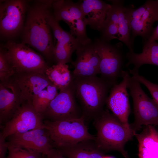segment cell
I'll return each mask as SVG.
<instances>
[{"label": "cell", "instance_id": "obj_1", "mask_svg": "<svg viewBox=\"0 0 158 158\" xmlns=\"http://www.w3.org/2000/svg\"><path fill=\"white\" fill-rule=\"evenodd\" d=\"M53 1H36L29 8L23 28L22 43L39 51L47 59L54 61L55 46L49 22Z\"/></svg>", "mask_w": 158, "mask_h": 158}, {"label": "cell", "instance_id": "obj_2", "mask_svg": "<svg viewBox=\"0 0 158 158\" xmlns=\"http://www.w3.org/2000/svg\"><path fill=\"white\" fill-rule=\"evenodd\" d=\"M94 120L97 131L94 141L97 147L104 153L115 150L124 158H129L125 146L135 134L130 127L124 124L107 110H104Z\"/></svg>", "mask_w": 158, "mask_h": 158}, {"label": "cell", "instance_id": "obj_3", "mask_svg": "<svg viewBox=\"0 0 158 158\" xmlns=\"http://www.w3.org/2000/svg\"><path fill=\"white\" fill-rule=\"evenodd\" d=\"M72 83L82 115L85 119H94L104 110L111 86L96 76L73 78Z\"/></svg>", "mask_w": 158, "mask_h": 158}, {"label": "cell", "instance_id": "obj_4", "mask_svg": "<svg viewBox=\"0 0 158 158\" xmlns=\"http://www.w3.org/2000/svg\"><path fill=\"white\" fill-rule=\"evenodd\" d=\"M82 115L80 118L52 121L44 120L47 130L54 148L73 145L89 140H94L95 137L88 131Z\"/></svg>", "mask_w": 158, "mask_h": 158}, {"label": "cell", "instance_id": "obj_5", "mask_svg": "<svg viewBox=\"0 0 158 158\" xmlns=\"http://www.w3.org/2000/svg\"><path fill=\"white\" fill-rule=\"evenodd\" d=\"M127 87L133 101L135 120L130 124L132 130L135 134L142 125L158 126V106L155 101L144 92L138 81L130 75Z\"/></svg>", "mask_w": 158, "mask_h": 158}, {"label": "cell", "instance_id": "obj_6", "mask_svg": "<svg viewBox=\"0 0 158 158\" xmlns=\"http://www.w3.org/2000/svg\"><path fill=\"white\" fill-rule=\"evenodd\" d=\"M3 49L16 73L34 72L45 74L49 67L42 56L28 45L8 42Z\"/></svg>", "mask_w": 158, "mask_h": 158}, {"label": "cell", "instance_id": "obj_7", "mask_svg": "<svg viewBox=\"0 0 158 158\" xmlns=\"http://www.w3.org/2000/svg\"><path fill=\"white\" fill-rule=\"evenodd\" d=\"M99 60V73L102 79L112 87L121 77L123 71L124 57L117 45L96 38L92 41Z\"/></svg>", "mask_w": 158, "mask_h": 158}, {"label": "cell", "instance_id": "obj_8", "mask_svg": "<svg viewBox=\"0 0 158 158\" xmlns=\"http://www.w3.org/2000/svg\"><path fill=\"white\" fill-rule=\"evenodd\" d=\"M82 115L81 109L76 101L72 81L60 91L42 114L44 120L52 121L78 118Z\"/></svg>", "mask_w": 158, "mask_h": 158}, {"label": "cell", "instance_id": "obj_9", "mask_svg": "<svg viewBox=\"0 0 158 158\" xmlns=\"http://www.w3.org/2000/svg\"><path fill=\"white\" fill-rule=\"evenodd\" d=\"M42 116L37 113L32 103L23 102L11 119L1 127L0 135L6 139L13 135L45 128Z\"/></svg>", "mask_w": 158, "mask_h": 158}, {"label": "cell", "instance_id": "obj_10", "mask_svg": "<svg viewBox=\"0 0 158 158\" xmlns=\"http://www.w3.org/2000/svg\"><path fill=\"white\" fill-rule=\"evenodd\" d=\"M124 10L132 32V44L137 36L148 39L153 24L158 21V0H147L138 8L125 7Z\"/></svg>", "mask_w": 158, "mask_h": 158}, {"label": "cell", "instance_id": "obj_11", "mask_svg": "<svg viewBox=\"0 0 158 158\" xmlns=\"http://www.w3.org/2000/svg\"><path fill=\"white\" fill-rule=\"evenodd\" d=\"M27 1L22 0L4 1L0 6V32L1 36L11 37L23 28Z\"/></svg>", "mask_w": 158, "mask_h": 158}, {"label": "cell", "instance_id": "obj_12", "mask_svg": "<svg viewBox=\"0 0 158 158\" xmlns=\"http://www.w3.org/2000/svg\"><path fill=\"white\" fill-rule=\"evenodd\" d=\"M8 145L37 152L47 155L54 148L52 141L45 128H39L8 137Z\"/></svg>", "mask_w": 158, "mask_h": 158}, {"label": "cell", "instance_id": "obj_13", "mask_svg": "<svg viewBox=\"0 0 158 158\" xmlns=\"http://www.w3.org/2000/svg\"><path fill=\"white\" fill-rule=\"evenodd\" d=\"M129 75L128 71H123L121 77L122 81L119 84H116L111 87L106 104L112 113L123 123L130 127L128 119L130 108L127 87Z\"/></svg>", "mask_w": 158, "mask_h": 158}, {"label": "cell", "instance_id": "obj_14", "mask_svg": "<svg viewBox=\"0 0 158 158\" xmlns=\"http://www.w3.org/2000/svg\"><path fill=\"white\" fill-rule=\"evenodd\" d=\"M75 51L76 59L71 63L74 68L72 74L73 78L99 74V58L92 40L80 43Z\"/></svg>", "mask_w": 158, "mask_h": 158}, {"label": "cell", "instance_id": "obj_15", "mask_svg": "<svg viewBox=\"0 0 158 158\" xmlns=\"http://www.w3.org/2000/svg\"><path fill=\"white\" fill-rule=\"evenodd\" d=\"M23 102L20 90L13 76L0 81V125L9 121Z\"/></svg>", "mask_w": 158, "mask_h": 158}, {"label": "cell", "instance_id": "obj_16", "mask_svg": "<svg viewBox=\"0 0 158 158\" xmlns=\"http://www.w3.org/2000/svg\"><path fill=\"white\" fill-rule=\"evenodd\" d=\"M21 92L23 102H32L52 83L45 74L34 72L15 73L13 76Z\"/></svg>", "mask_w": 158, "mask_h": 158}, {"label": "cell", "instance_id": "obj_17", "mask_svg": "<svg viewBox=\"0 0 158 158\" xmlns=\"http://www.w3.org/2000/svg\"><path fill=\"white\" fill-rule=\"evenodd\" d=\"M78 2L86 25L93 30L99 31L111 5L101 0H84Z\"/></svg>", "mask_w": 158, "mask_h": 158}, {"label": "cell", "instance_id": "obj_18", "mask_svg": "<svg viewBox=\"0 0 158 158\" xmlns=\"http://www.w3.org/2000/svg\"><path fill=\"white\" fill-rule=\"evenodd\" d=\"M135 136L138 142L139 158H158V130L155 126L148 125Z\"/></svg>", "mask_w": 158, "mask_h": 158}, {"label": "cell", "instance_id": "obj_19", "mask_svg": "<svg viewBox=\"0 0 158 158\" xmlns=\"http://www.w3.org/2000/svg\"><path fill=\"white\" fill-rule=\"evenodd\" d=\"M128 62L127 67L133 65L132 71L138 73L140 67L142 65L149 64L158 66V43L156 41L147 42L143 47L142 52L136 53L133 51H128L126 54Z\"/></svg>", "mask_w": 158, "mask_h": 158}, {"label": "cell", "instance_id": "obj_20", "mask_svg": "<svg viewBox=\"0 0 158 158\" xmlns=\"http://www.w3.org/2000/svg\"><path fill=\"white\" fill-rule=\"evenodd\" d=\"M80 43L70 32L63 29L61 38L55 46L54 61L56 64L71 63L72 54Z\"/></svg>", "mask_w": 158, "mask_h": 158}, {"label": "cell", "instance_id": "obj_21", "mask_svg": "<svg viewBox=\"0 0 158 158\" xmlns=\"http://www.w3.org/2000/svg\"><path fill=\"white\" fill-rule=\"evenodd\" d=\"M45 74L59 91L69 85L73 80L72 74L67 64H56L49 66Z\"/></svg>", "mask_w": 158, "mask_h": 158}, {"label": "cell", "instance_id": "obj_22", "mask_svg": "<svg viewBox=\"0 0 158 158\" xmlns=\"http://www.w3.org/2000/svg\"><path fill=\"white\" fill-rule=\"evenodd\" d=\"M114 1L116 5L118 16V40L127 47L129 51H133L131 40V30L125 11L123 1L121 0Z\"/></svg>", "mask_w": 158, "mask_h": 158}, {"label": "cell", "instance_id": "obj_23", "mask_svg": "<svg viewBox=\"0 0 158 158\" xmlns=\"http://www.w3.org/2000/svg\"><path fill=\"white\" fill-rule=\"evenodd\" d=\"M58 90L52 83L35 97L32 104L37 113L42 115L51 102L58 94Z\"/></svg>", "mask_w": 158, "mask_h": 158}, {"label": "cell", "instance_id": "obj_24", "mask_svg": "<svg viewBox=\"0 0 158 158\" xmlns=\"http://www.w3.org/2000/svg\"><path fill=\"white\" fill-rule=\"evenodd\" d=\"M67 158H90L85 141L56 148Z\"/></svg>", "mask_w": 158, "mask_h": 158}, {"label": "cell", "instance_id": "obj_25", "mask_svg": "<svg viewBox=\"0 0 158 158\" xmlns=\"http://www.w3.org/2000/svg\"><path fill=\"white\" fill-rule=\"evenodd\" d=\"M68 25L70 28V33L80 42L84 43L91 40L87 35L86 25L83 20H75Z\"/></svg>", "mask_w": 158, "mask_h": 158}, {"label": "cell", "instance_id": "obj_26", "mask_svg": "<svg viewBox=\"0 0 158 158\" xmlns=\"http://www.w3.org/2000/svg\"><path fill=\"white\" fill-rule=\"evenodd\" d=\"M8 154L5 158H43L44 155L32 150L8 145Z\"/></svg>", "mask_w": 158, "mask_h": 158}, {"label": "cell", "instance_id": "obj_27", "mask_svg": "<svg viewBox=\"0 0 158 158\" xmlns=\"http://www.w3.org/2000/svg\"><path fill=\"white\" fill-rule=\"evenodd\" d=\"M100 32V39L110 42L112 40L118 38V30L116 24L105 19L99 31Z\"/></svg>", "mask_w": 158, "mask_h": 158}, {"label": "cell", "instance_id": "obj_28", "mask_svg": "<svg viewBox=\"0 0 158 158\" xmlns=\"http://www.w3.org/2000/svg\"><path fill=\"white\" fill-rule=\"evenodd\" d=\"M15 71L7 59L2 48L0 51V80L4 81L13 76Z\"/></svg>", "mask_w": 158, "mask_h": 158}, {"label": "cell", "instance_id": "obj_29", "mask_svg": "<svg viewBox=\"0 0 158 158\" xmlns=\"http://www.w3.org/2000/svg\"><path fill=\"white\" fill-rule=\"evenodd\" d=\"M130 73L137 79L140 83L145 86L149 91L153 99L158 106V85L154 84L147 80L139 73H135L129 70Z\"/></svg>", "mask_w": 158, "mask_h": 158}, {"label": "cell", "instance_id": "obj_30", "mask_svg": "<svg viewBox=\"0 0 158 158\" xmlns=\"http://www.w3.org/2000/svg\"><path fill=\"white\" fill-rule=\"evenodd\" d=\"M49 22L53 35L54 43L55 46L61 38L63 29L59 24L58 22L55 19L52 13L49 17Z\"/></svg>", "mask_w": 158, "mask_h": 158}, {"label": "cell", "instance_id": "obj_31", "mask_svg": "<svg viewBox=\"0 0 158 158\" xmlns=\"http://www.w3.org/2000/svg\"><path fill=\"white\" fill-rule=\"evenodd\" d=\"M8 150V144L7 142L0 135V158H5V155Z\"/></svg>", "mask_w": 158, "mask_h": 158}, {"label": "cell", "instance_id": "obj_32", "mask_svg": "<svg viewBox=\"0 0 158 158\" xmlns=\"http://www.w3.org/2000/svg\"><path fill=\"white\" fill-rule=\"evenodd\" d=\"M46 156V158H67L58 149L54 148L51 149Z\"/></svg>", "mask_w": 158, "mask_h": 158}, {"label": "cell", "instance_id": "obj_33", "mask_svg": "<svg viewBox=\"0 0 158 158\" xmlns=\"http://www.w3.org/2000/svg\"><path fill=\"white\" fill-rule=\"evenodd\" d=\"M158 40V24L148 38L147 42H151Z\"/></svg>", "mask_w": 158, "mask_h": 158}, {"label": "cell", "instance_id": "obj_34", "mask_svg": "<svg viewBox=\"0 0 158 158\" xmlns=\"http://www.w3.org/2000/svg\"><path fill=\"white\" fill-rule=\"evenodd\" d=\"M104 158H115L111 156H104Z\"/></svg>", "mask_w": 158, "mask_h": 158}]
</instances>
